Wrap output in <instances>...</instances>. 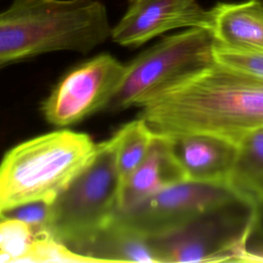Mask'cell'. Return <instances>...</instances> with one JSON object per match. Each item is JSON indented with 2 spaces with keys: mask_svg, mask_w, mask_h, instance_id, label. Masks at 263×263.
<instances>
[{
  "mask_svg": "<svg viewBox=\"0 0 263 263\" xmlns=\"http://www.w3.org/2000/svg\"><path fill=\"white\" fill-rule=\"evenodd\" d=\"M139 117L174 138L209 134L238 144L263 126V78L214 62L148 98Z\"/></svg>",
  "mask_w": 263,
  "mask_h": 263,
  "instance_id": "1",
  "label": "cell"
},
{
  "mask_svg": "<svg viewBox=\"0 0 263 263\" xmlns=\"http://www.w3.org/2000/svg\"><path fill=\"white\" fill-rule=\"evenodd\" d=\"M111 30L99 0H12L0 12V70L49 52L87 53Z\"/></svg>",
  "mask_w": 263,
  "mask_h": 263,
  "instance_id": "2",
  "label": "cell"
},
{
  "mask_svg": "<svg viewBox=\"0 0 263 263\" xmlns=\"http://www.w3.org/2000/svg\"><path fill=\"white\" fill-rule=\"evenodd\" d=\"M96 148L88 135L68 129L12 147L0 161V215L30 202L50 204L89 162Z\"/></svg>",
  "mask_w": 263,
  "mask_h": 263,
  "instance_id": "3",
  "label": "cell"
},
{
  "mask_svg": "<svg viewBox=\"0 0 263 263\" xmlns=\"http://www.w3.org/2000/svg\"><path fill=\"white\" fill-rule=\"evenodd\" d=\"M115 135L97 144L89 162L50 203L45 232L77 252L113 220L120 182Z\"/></svg>",
  "mask_w": 263,
  "mask_h": 263,
  "instance_id": "4",
  "label": "cell"
},
{
  "mask_svg": "<svg viewBox=\"0 0 263 263\" xmlns=\"http://www.w3.org/2000/svg\"><path fill=\"white\" fill-rule=\"evenodd\" d=\"M257 217L258 204L236 197L173 231L147 238L158 263L238 262Z\"/></svg>",
  "mask_w": 263,
  "mask_h": 263,
  "instance_id": "5",
  "label": "cell"
},
{
  "mask_svg": "<svg viewBox=\"0 0 263 263\" xmlns=\"http://www.w3.org/2000/svg\"><path fill=\"white\" fill-rule=\"evenodd\" d=\"M215 42L208 28H187L162 38L125 65L123 78L103 111L139 107L160 89L212 65Z\"/></svg>",
  "mask_w": 263,
  "mask_h": 263,
  "instance_id": "6",
  "label": "cell"
},
{
  "mask_svg": "<svg viewBox=\"0 0 263 263\" xmlns=\"http://www.w3.org/2000/svg\"><path fill=\"white\" fill-rule=\"evenodd\" d=\"M239 196L227 183L184 180L167 186L126 210L112 221L144 237L173 231L202 212Z\"/></svg>",
  "mask_w": 263,
  "mask_h": 263,
  "instance_id": "7",
  "label": "cell"
},
{
  "mask_svg": "<svg viewBox=\"0 0 263 263\" xmlns=\"http://www.w3.org/2000/svg\"><path fill=\"white\" fill-rule=\"evenodd\" d=\"M125 72V65L101 53L68 72L42 104L44 118L55 126L75 124L103 111Z\"/></svg>",
  "mask_w": 263,
  "mask_h": 263,
  "instance_id": "8",
  "label": "cell"
},
{
  "mask_svg": "<svg viewBox=\"0 0 263 263\" xmlns=\"http://www.w3.org/2000/svg\"><path fill=\"white\" fill-rule=\"evenodd\" d=\"M211 10L203 8L198 0H129L110 37L119 45L137 47L175 29H211Z\"/></svg>",
  "mask_w": 263,
  "mask_h": 263,
  "instance_id": "9",
  "label": "cell"
},
{
  "mask_svg": "<svg viewBox=\"0 0 263 263\" xmlns=\"http://www.w3.org/2000/svg\"><path fill=\"white\" fill-rule=\"evenodd\" d=\"M168 139L186 180L228 184L236 144L209 134H188Z\"/></svg>",
  "mask_w": 263,
  "mask_h": 263,
  "instance_id": "10",
  "label": "cell"
},
{
  "mask_svg": "<svg viewBox=\"0 0 263 263\" xmlns=\"http://www.w3.org/2000/svg\"><path fill=\"white\" fill-rule=\"evenodd\" d=\"M186 180L168 138L154 135L141 164L120 190L118 210H126L157 191Z\"/></svg>",
  "mask_w": 263,
  "mask_h": 263,
  "instance_id": "11",
  "label": "cell"
},
{
  "mask_svg": "<svg viewBox=\"0 0 263 263\" xmlns=\"http://www.w3.org/2000/svg\"><path fill=\"white\" fill-rule=\"evenodd\" d=\"M211 32L224 47L263 51V0L218 3L211 9Z\"/></svg>",
  "mask_w": 263,
  "mask_h": 263,
  "instance_id": "12",
  "label": "cell"
},
{
  "mask_svg": "<svg viewBox=\"0 0 263 263\" xmlns=\"http://www.w3.org/2000/svg\"><path fill=\"white\" fill-rule=\"evenodd\" d=\"M77 253L103 262L158 263L147 237L139 235L118 223H111Z\"/></svg>",
  "mask_w": 263,
  "mask_h": 263,
  "instance_id": "13",
  "label": "cell"
},
{
  "mask_svg": "<svg viewBox=\"0 0 263 263\" xmlns=\"http://www.w3.org/2000/svg\"><path fill=\"white\" fill-rule=\"evenodd\" d=\"M228 184L241 197L263 203V126L238 144Z\"/></svg>",
  "mask_w": 263,
  "mask_h": 263,
  "instance_id": "14",
  "label": "cell"
},
{
  "mask_svg": "<svg viewBox=\"0 0 263 263\" xmlns=\"http://www.w3.org/2000/svg\"><path fill=\"white\" fill-rule=\"evenodd\" d=\"M114 135L117 141V168L121 190L146 156L154 134L146 121L138 117L123 124Z\"/></svg>",
  "mask_w": 263,
  "mask_h": 263,
  "instance_id": "15",
  "label": "cell"
},
{
  "mask_svg": "<svg viewBox=\"0 0 263 263\" xmlns=\"http://www.w3.org/2000/svg\"><path fill=\"white\" fill-rule=\"evenodd\" d=\"M17 262L45 263V262H103L98 258L85 256L72 250L64 242L47 233L34 236L27 252Z\"/></svg>",
  "mask_w": 263,
  "mask_h": 263,
  "instance_id": "16",
  "label": "cell"
},
{
  "mask_svg": "<svg viewBox=\"0 0 263 263\" xmlns=\"http://www.w3.org/2000/svg\"><path fill=\"white\" fill-rule=\"evenodd\" d=\"M0 230L3 235L0 252L11 256V262H17L34 238L31 227L21 220L3 218L0 220Z\"/></svg>",
  "mask_w": 263,
  "mask_h": 263,
  "instance_id": "17",
  "label": "cell"
},
{
  "mask_svg": "<svg viewBox=\"0 0 263 263\" xmlns=\"http://www.w3.org/2000/svg\"><path fill=\"white\" fill-rule=\"evenodd\" d=\"M214 59L225 65L263 78V51H247L224 47L215 42Z\"/></svg>",
  "mask_w": 263,
  "mask_h": 263,
  "instance_id": "18",
  "label": "cell"
},
{
  "mask_svg": "<svg viewBox=\"0 0 263 263\" xmlns=\"http://www.w3.org/2000/svg\"><path fill=\"white\" fill-rule=\"evenodd\" d=\"M50 204L44 201H35L11 209L3 214L4 218H13L28 224L34 236L46 233V224L49 217Z\"/></svg>",
  "mask_w": 263,
  "mask_h": 263,
  "instance_id": "19",
  "label": "cell"
},
{
  "mask_svg": "<svg viewBox=\"0 0 263 263\" xmlns=\"http://www.w3.org/2000/svg\"><path fill=\"white\" fill-rule=\"evenodd\" d=\"M238 262H263V228L256 223L245 243Z\"/></svg>",
  "mask_w": 263,
  "mask_h": 263,
  "instance_id": "20",
  "label": "cell"
},
{
  "mask_svg": "<svg viewBox=\"0 0 263 263\" xmlns=\"http://www.w3.org/2000/svg\"><path fill=\"white\" fill-rule=\"evenodd\" d=\"M2 241H3V235H2V232L0 230V245L2 243Z\"/></svg>",
  "mask_w": 263,
  "mask_h": 263,
  "instance_id": "21",
  "label": "cell"
},
{
  "mask_svg": "<svg viewBox=\"0 0 263 263\" xmlns=\"http://www.w3.org/2000/svg\"><path fill=\"white\" fill-rule=\"evenodd\" d=\"M3 218H4V217H3V216H1V215H0V220H1V219H3Z\"/></svg>",
  "mask_w": 263,
  "mask_h": 263,
  "instance_id": "22",
  "label": "cell"
}]
</instances>
